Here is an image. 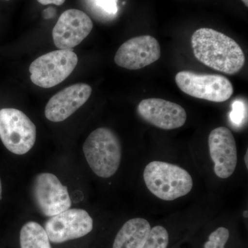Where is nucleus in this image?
<instances>
[{
	"instance_id": "obj_1",
	"label": "nucleus",
	"mask_w": 248,
	"mask_h": 248,
	"mask_svg": "<svg viewBox=\"0 0 248 248\" xmlns=\"http://www.w3.org/2000/svg\"><path fill=\"white\" fill-rule=\"evenodd\" d=\"M191 44L195 58L215 71L234 75L246 63L245 54L239 44L214 29L202 28L196 31Z\"/></svg>"
},
{
	"instance_id": "obj_2",
	"label": "nucleus",
	"mask_w": 248,
	"mask_h": 248,
	"mask_svg": "<svg viewBox=\"0 0 248 248\" xmlns=\"http://www.w3.org/2000/svg\"><path fill=\"white\" fill-rule=\"evenodd\" d=\"M143 179L150 192L164 201L184 197L193 187L190 173L180 166L164 161H154L147 165Z\"/></svg>"
},
{
	"instance_id": "obj_3",
	"label": "nucleus",
	"mask_w": 248,
	"mask_h": 248,
	"mask_svg": "<svg viewBox=\"0 0 248 248\" xmlns=\"http://www.w3.org/2000/svg\"><path fill=\"white\" fill-rule=\"evenodd\" d=\"M83 151L90 168L98 177H112L120 168L122 145L120 139L110 129L99 128L90 134Z\"/></svg>"
},
{
	"instance_id": "obj_4",
	"label": "nucleus",
	"mask_w": 248,
	"mask_h": 248,
	"mask_svg": "<svg viewBox=\"0 0 248 248\" xmlns=\"http://www.w3.org/2000/svg\"><path fill=\"white\" fill-rule=\"evenodd\" d=\"M78 63V55L72 50L60 49L45 54L31 63V81L39 87L53 88L68 78Z\"/></svg>"
},
{
	"instance_id": "obj_5",
	"label": "nucleus",
	"mask_w": 248,
	"mask_h": 248,
	"mask_svg": "<svg viewBox=\"0 0 248 248\" xmlns=\"http://www.w3.org/2000/svg\"><path fill=\"white\" fill-rule=\"evenodd\" d=\"M175 82L186 94L210 102H226L234 93L231 81L220 75L181 71L176 75Z\"/></svg>"
},
{
	"instance_id": "obj_6",
	"label": "nucleus",
	"mask_w": 248,
	"mask_h": 248,
	"mask_svg": "<svg viewBox=\"0 0 248 248\" xmlns=\"http://www.w3.org/2000/svg\"><path fill=\"white\" fill-rule=\"evenodd\" d=\"M36 126L22 111L16 108L0 110V139L14 154L30 151L36 141Z\"/></svg>"
},
{
	"instance_id": "obj_7",
	"label": "nucleus",
	"mask_w": 248,
	"mask_h": 248,
	"mask_svg": "<svg viewBox=\"0 0 248 248\" xmlns=\"http://www.w3.org/2000/svg\"><path fill=\"white\" fill-rule=\"evenodd\" d=\"M31 190L35 206L46 217L58 215L71 207L68 188L51 173L37 174Z\"/></svg>"
},
{
	"instance_id": "obj_8",
	"label": "nucleus",
	"mask_w": 248,
	"mask_h": 248,
	"mask_svg": "<svg viewBox=\"0 0 248 248\" xmlns=\"http://www.w3.org/2000/svg\"><path fill=\"white\" fill-rule=\"evenodd\" d=\"M93 220L83 209H68L50 217L45 223V229L50 241L62 244L79 239L93 231Z\"/></svg>"
},
{
	"instance_id": "obj_9",
	"label": "nucleus",
	"mask_w": 248,
	"mask_h": 248,
	"mask_svg": "<svg viewBox=\"0 0 248 248\" xmlns=\"http://www.w3.org/2000/svg\"><path fill=\"white\" fill-rule=\"evenodd\" d=\"M161 47L151 35L133 37L121 46L115 54L117 66L137 71L157 61L161 58Z\"/></svg>"
},
{
	"instance_id": "obj_10",
	"label": "nucleus",
	"mask_w": 248,
	"mask_h": 248,
	"mask_svg": "<svg viewBox=\"0 0 248 248\" xmlns=\"http://www.w3.org/2000/svg\"><path fill=\"white\" fill-rule=\"evenodd\" d=\"M93 23L86 13L78 9H68L63 13L53 28L54 44L59 49L72 48L88 37Z\"/></svg>"
},
{
	"instance_id": "obj_11",
	"label": "nucleus",
	"mask_w": 248,
	"mask_h": 248,
	"mask_svg": "<svg viewBox=\"0 0 248 248\" xmlns=\"http://www.w3.org/2000/svg\"><path fill=\"white\" fill-rule=\"evenodd\" d=\"M138 112L142 120L163 130L181 128L187 120L182 106L159 98L143 99L139 104Z\"/></svg>"
},
{
	"instance_id": "obj_12",
	"label": "nucleus",
	"mask_w": 248,
	"mask_h": 248,
	"mask_svg": "<svg viewBox=\"0 0 248 248\" xmlns=\"http://www.w3.org/2000/svg\"><path fill=\"white\" fill-rule=\"evenodd\" d=\"M208 146L215 174L221 179H228L237 165V148L231 130L224 126L214 129L209 135Z\"/></svg>"
},
{
	"instance_id": "obj_13",
	"label": "nucleus",
	"mask_w": 248,
	"mask_h": 248,
	"mask_svg": "<svg viewBox=\"0 0 248 248\" xmlns=\"http://www.w3.org/2000/svg\"><path fill=\"white\" fill-rule=\"evenodd\" d=\"M92 88L78 83L65 88L49 99L45 108V116L50 122L66 120L89 100Z\"/></svg>"
},
{
	"instance_id": "obj_14",
	"label": "nucleus",
	"mask_w": 248,
	"mask_h": 248,
	"mask_svg": "<svg viewBox=\"0 0 248 248\" xmlns=\"http://www.w3.org/2000/svg\"><path fill=\"white\" fill-rule=\"evenodd\" d=\"M151 231L149 222L144 218L128 220L117 233L112 248H142Z\"/></svg>"
},
{
	"instance_id": "obj_15",
	"label": "nucleus",
	"mask_w": 248,
	"mask_h": 248,
	"mask_svg": "<svg viewBox=\"0 0 248 248\" xmlns=\"http://www.w3.org/2000/svg\"><path fill=\"white\" fill-rule=\"evenodd\" d=\"M21 248H52L45 228L35 221L23 226L19 235Z\"/></svg>"
},
{
	"instance_id": "obj_16",
	"label": "nucleus",
	"mask_w": 248,
	"mask_h": 248,
	"mask_svg": "<svg viewBox=\"0 0 248 248\" xmlns=\"http://www.w3.org/2000/svg\"><path fill=\"white\" fill-rule=\"evenodd\" d=\"M94 17L111 20L118 14V0H84Z\"/></svg>"
},
{
	"instance_id": "obj_17",
	"label": "nucleus",
	"mask_w": 248,
	"mask_h": 248,
	"mask_svg": "<svg viewBox=\"0 0 248 248\" xmlns=\"http://www.w3.org/2000/svg\"><path fill=\"white\" fill-rule=\"evenodd\" d=\"M169 235L166 228L157 226L151 228L144 246L142 248H167Z\"/></svg>"
},
{
	"instance_id": "obj_18",
	"label": "nucleus",
	"mask_w": 248,
	"mask_h": 248,
	"mask_svg": "<svg viewBox=\"0 0 248 248\" xmlns=\"http://www.w3.org/2000/svg\"><path fill=\"white\" fill-rule=\"evenodd\" d=\"M229 237V231L224 227H220L210 234L204 248H225Z\"/></svg>"
},
{
	"instance_id": "obj_19",
	"label": "nucleus",
	"mask_w": 248,
	"mask_h": 248,
	"mask_svg": "<svg viewBox=\"0 0 248 248\" xmlns=\"http://www.w3.org/2000/svg\"><path fill=\"white\" fill-rule=\"evenodd\" d=\"M37 1L42 5L55 4L57 6H61L66 0H37Z\"/></svg>"
},
{
	"instance_id": "obj_20",
	"label": "nucleus",
	"mask_w": 248,
	"mask_h": 248,
	"mask_svg": "<svg viewBox=\"0 0 248 248\" xmlns=\"http://www.w3.org/2000/svg\"><path fill=\"white\" fill-rule=\"evenodd\" d=\"M44 17L46 19H50L53 17L55 15V9L53 7L48 8V9L45 10L43 12Z\"/></svg>"
},
{
	"instance_id": "obj_21",
	"label": "nucleus",
	"mask_w": 248,
	"mask_h": 248,
	"mask_svg": "<svg viewBox=\"0 0 248 248\" xmlns=\"http://www.w3.org/2000/svg\"><path fill=\"white\" fill-rule=\"evenodd\" d=\"M245 164H246V168L248 169V150L246 151V155L244 156Z\"/></svg>"
},
{
	"instance_id": "obj_22",
	"label": "nucleus",
	"mask_w": 248,
	"mask_h": 248,
	"mask_svg": "<svg viewBox=\"0 0 248 248\" xmlns=\"http://www.w3.org/2000/svg\"><path fill=\"white\" fill-rule=\"evenodd\" d=\"M2 197V186H1V180H0V200H1Z\"/></svg>"
},
{
	"instance_id": "obj_23",
	"label": "nucleus",
	"mask_w": 248,
	"mask_h": 248,
	"mask_svg": "<svg viewBox=\"0 0 248 248\" xmlns=\"http://www.w3.org/2000/svg\"><path fill=\"white\" fill-rule=\"evenodd\" d=\"M243 215H244V217H245V218H248V211L247 210H244V213H243Z\"/></svg>"
},
{
	"instance_id": "obj_24",
	"label": "nucleus",
	"mask_w": 248,
	"mask_h": 248,
	"mask_svg": "<svg viewBox=\"0 0 248 248\" xmlns=\"http://www.w3.org/2000/svg\"><path fill=\"white\" fill-rule=\"evenodd\" d=\"M244 2V4L246 5V7L248 6V0H241Z\"/></svg>"
},
{
	"instance_id": "obj_25",
	"label": "nucleus",
	"mask_w": 248,
	"mask_h": 248,
	"mask_svg": "<svg viewBox=\"0 0 248 248\" xmlns=\"http://www.w3.org/2000/svg\"><path fill=\"white\" fill-rule=\"evenodd\" d=\"M6 1H9V0H6Z\"/></svg>"
}]
</instances>
